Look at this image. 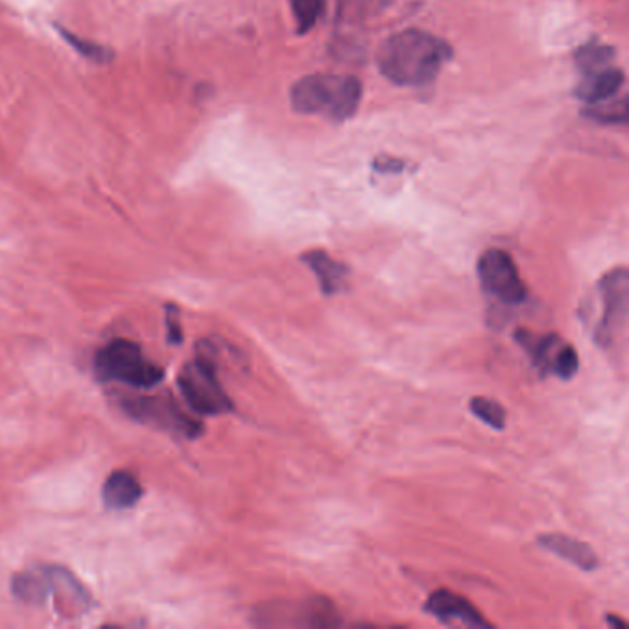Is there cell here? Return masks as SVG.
I'll list each match as a JSON object with an SVG mask.
<instances>
[{
  "label": "cell",
  "instance_id": "10",
  "mask_svg": "<svg viewBox=\"0 0 629 629\" xmlns=\"http://www.w3.org/2000/svg\"><path fill=\"white\" fill-rule=\"evenodd\" d=\"M537 543L552 554H556L558 558L574 565L578 569L589 570V572L598 569V556L588 543H582V541L564 534L540 535Z\"/></svg>",
  "mask_w": 629,
  "mask_h": 629
},
{
  "label": "cell",
  "instance_id": "17",
  "mask_svg": "<svg viewBox=\"0 0 629 629\" xmlns=\"http://www.w3.org/2000/svg\"><path fill=\"white\" fill-rule=\"evenodd\" d=\"M613 56H615V50L612 47H606V45H589V47H583L578 55V63L582 66L583 72L600 71L612 61Z\"/></svg>",
  "mask_w": 629,
  "mask_h": 629
},
{
  "label": "cell",
  "instance_id": "12",
  "mask_svg": "<svg viewBox=\"0 0 629 629\" xmlns=\"http://www.w3.org/2000/svg\"><path fill=\"white\" fill-rule=\"evenodd\" d=\"M141 495L143 487L128 471H117L104 482L102 498L109 510H130L138 503Z\"/></svg>",
  "mask_w": 629,
  "mask_h": 629
},
{
  "label": "cell",
  "instance_id": "5",
  "mask_svg": "<svg viewBox=\"0 0 629 629\" xmlns=\"http://www.w3.org/2000/svg\"><path fill=\"white\" fill-rule=\"evenodd\" d=\"M181 394L189 407L204 415H222L233 410V401L216 375V364L209 354L199 353L189 362L178 378Z\"/></svg>",
  "mask_w": 629,
  "mask_h": 629
},
{
  "label": "cell",
  "instance_id": "8",
  "mask_svg": "<svg viewBox=\"0 0 629 629\" xmlns=\"http://www.w3.org/2000/svg\"><path fill=\"white\" fill-rule=\"evenodd\" d=\"M425 612L434 618L450 626H469V628H484L489 626L482 613L460 594L439 589L431 594L426 602Z\"/></svg>",
  "mask_w": 629,
  "mask_h": 629
},
{
  "label": "cell",
  "instance_id": "4",
  "mask_svg": "<svg viewBox=\"0 0 629 629\" xmlns=\"http://www.w3.org/2000/svg\"><path fill=\"white\" fill-rule=\"evenodd\" d=\"M96 377L100 380H117L133 388H154L161 383L162 367L144 356L137 343L130 340H113L100 349L95 359Z\"/></svg>",
  "mask_w": 629,
  "mask_h": 629
},
{
  "label": "cell",
  "instance_id": "13",
  "mask_svg": "<svg viewBox=\"0 0 629 629\" xmlns=\"http://www.w3.org/2000/svg\"><path fill=\"white\" fill-rule=\"evenodd\" d=\"M622 84V71L604 66L600 71L588 72L583 76V82L578 87V96L588 104L606 102L612 96L617 95Z\"/></svg>",
  "mask_w": 629,
  "mask_h": 629
},
{
  "label": "cell",
  "instance_id": "20",
  "mask_svg": "<svg viewBox=\"0 0 629 629\" xmlns=\"http://www.w3.org/2000/svg\"><path fill=\"white\" fill-rule=\"evenodd\" d=\"M378 2H383V0H378ZM377 7V0H349L348 7L354 8V10H362V8L370 7Z\"/></svg>",
  "mask_w": 629,
  "mask_h": 629
},
{
  "label": "cell",
  "instance_id": "11",
  "mask_svg": "<svg viewBox=\"0 0 629 629\" xmlns=\"http://www.w3.org/2000/svg\"><path fill=\"white\" fill-rule=\"evenodd\" d=\"M303 263L314 271L325 295L340 294L348 287V266L329 257L327 253L319 252V250L305 253Z\"/></svg>",
  "mask_w": 629,
  "mask_h": 629
},
{
  "label": "cell",
  "instance_id": "9",
  "mask_svg": "<svg viewBox=\"0 0 629 629\" xmlns=\"http://www.w3.org/2000/svg\"><path fill=\"white\" fill-rule=\"evenodd\" d=\"M126 410L133 418L148 423H157L165 428H174V431L185 434V436H196L202 432L198 421H192L170 401L162 399H143V401H133L126 404Z\"/></svg>",
  "mask_w": 629,
  "mask_h": 629
},
{
  "label": "cell",
  "instance_id": "16",
  "mask_svg": "<svg viewBox=\"0 0 629 629\" xmlns=\"http://www.w3.org/2000/svg\"><path fill=\"white\" fill-rule=\"evenodd\" d=\"M300 32L311 31L318 19L324 15L325 0H290Z\"/></svg>",
  "mask_w": 629,
  "mask_h": 629
},
{
  "label": "cell",
  "instance_id": "18",
  "mask_svg": "<svg viewBox=\"0 0 629 629\" xmlns=\"http://www.w3.org/2000/svg\"><path fill=\"white\" fill-rule=\"evenodd\" d=\"M596 120H609V122H624L626 120V102L617 106H594L593 111H589Z\"/></svg>",
  "mask_w": 629,
  "mask_h": 629
},
{
  "label": "cell",
  "instance_id": "2",
  "mask_svg": "<svg viewBox=\"0 0 629 629\" xmlns=\"http://www.w3.org/2000/svg\"><path fill=\"white\" fill-rule=\"evenodd\" d=\"M628 314L629 274L626 268H615L596 282L594 294L583 303V324L598 348L609 349L626 329Z\"/></svg>",
  "mask_w": 629,
  "mask_h": 629
},
{
  "label": "cell",
  "instance_id": "19",
  "mask_svg": "<svg viewBox=\"0 0 629 629\" xmlns=\"http://www.w3.org/2000/svg\"><path fill=\"white\" fill-rule=\"evenodd\" d=\"M167 332L168 342L178 343L183 342V330H181L180 311L174 305L167 306Z\"/></svg>",
  "mask_w": 629,
  "mask_h": 629
},
{
  "label": "cell",
  "instance_id": "3",
  "mask_svg": "<svg viewBox=\"0 0 629 629\" xmlns=\"http://www.w3.org/2000/svg\"><path fill=\"white\" fill-rule=\"evenodd\" d=\"M362 85L351 76L314 74L305 76L292 89V104L300 113L324 114L330 120H346L359 108Z\"/></svg>",
  "mask_w": 629,
  "mask_h": 629
},
{
  "label": "cell",
  "instance_id": "15",
  "mask_svg": "<svg viewBox=\"0 0 629 629\" xmlns=\"http://www.w3.org/2000/svg\"><path fill=\"white\" fill-rule=\"evenodd\" d=\"M471 412L480 421H484L486 425L498 428V431L506 425V410L497 401L487 399V397H473L471 399Z\"/></svg>",
  "mask_w": 629,
  "mask_h": 629
},
{
  "label": "cell",
  "instance_id": "6",
  "mask_svg": "<svg viewBox=\"0 0 629 629\" xmlns=\"http://www.w3.org/2000/svg\"><path fill=\"white\" fill-rule=\"evenodd\" d=\"M517 342L521 343L524 351L532 356L534 366L541 375H556V377L569 380L574 377L580 367V359L576 349L565 342L558 335H534L530 330L519 329L516 332Z\"/></svg>",
  "mask_w": 629,
  "mask_h": 629
},
{
  "label": "cell",
  "instance_id": "7",
  "mask_svg": "<svg viewBox=\"0 0 629 629\" xmlns=\"http://www.w3.org/2000/svg\"><path fill=\"white\" fill-rule=\"evenodd\" d=\"M480 285L487 295L503 305H521L527 301V285L522 282L513 258L503 250H489L479 261Z\"/></svg>",
  "mask_w": 629,
  "mask_h": 629
},
{
  "label": "cell",
  "instance_id": "1",
  "mask_svg": "<svg viewBox=\"0 0 629 629\" xmlns=\"http://www.w3.org/2000/svg\"><path fill=\"white\" fill-rule=\"evenodd\" d=\"M450 58V48L426 32L404 31L383 43L378 69L397 85H425Z\"/></svg>",
  "mask_w": 629,
  "mask_h": 629
},
{
  "label": "cell",
  "instance_id": "14",
  "mask_svg": "<svg viewBox=\"0 0 629 629\" xmlns=\"http://www.w3.org/2000/svg\"><path fill=\"white\" fill-rule=\"evenodd\" d=\"M58 32L60 36L65 39L72 48L78 52V55L84 56L87 60L95 61V63H108L111 60V52H109L108 47L104 45H98V43L89 41V39H82V37L72 34V32L66 31L63 26H58Z\"/></svg>",
  "mask_w": 629,
  "mask_h": 629
}]
</instances>
